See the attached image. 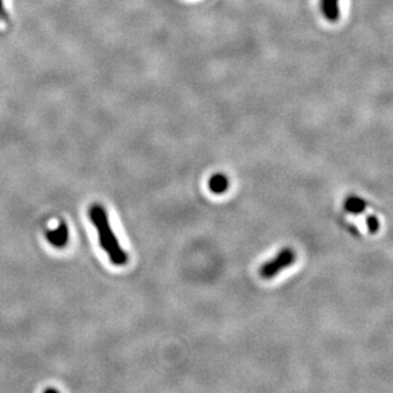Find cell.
Returning <instances> with one entry per match:
<instances>
[{
  "label": "cell",
  "mask_w": 393,
  "mask_h": 393,
  "mask_svg": "<svg viewBox=\"0 0 393 393\" xmlns=\"http://www.w3.org/2000/svg\"><path fill=\"white\" fill-rule=\"evenodd\" d=\"M89 216V220L97 230L100 245L108 254L111 263L115 266L127 265L128 253L121 248V243L111 228V225L109 221L108 212L105 207L100 203L91 204Z\"/></svg>",
  "instance_id": "6da1fadb"
},
{
  "label": "cell",
  "mask_w": 393,
  "mask_h": 393,
  "mask_svg": "<svg viewBox=\"0 0 393 393\" xmlns=\"http://www.w3.org/2000/svg\"><path fill=\"white\" fill-rule=\"evenodd\" d=\"M297 260V253L292 248H284L272 260L263 263L260 270V276L263 279H272L286 268L292 267Z\"/></svg>",
  "instance_id": "7a4b0ae2"
},
{
  "label": "cell",
  "mask_w": 393,
  "mask_h": 393,
  "mask_svg": "<svg viewBox=\"0 0 393 393\" xmlns=\"http://www.w3.org/2000/svg\"><path fill=\"white\" fill-rule=\"evenodd\" d=\"M46 239L54 248H64L70 241V228L65 222L62 221L57 225V228L50 230L46 233Z\"/></svg>",
  "instance_id": "3957f363"
},
{
  "label": "cell",
  "mask_w": 393,
  "mask_h": 393,
  "mask_svg": "<svg viewBox=\"0 0 393 393\" xmlns=\"http://www.w3.org/2000/svg\"><path fill=\"white\" fill-rule=\"evenodd\" d=\"M343 209L351 215H360L367 209V202L355 194H350L343 201Z\"/></svg>",
  "instance_id": "277c9868"
},
{
  "label": "cell",
  "mask_w": 393,
  "mask_h": 393,
  "mask_svg": "<svg viewBox=\"0 0 393 393\" xmlns=\"http://www.w3.org/2000/svg\"><path fill=\"white\" fill-rule=\"evenodd\" d=\"M209 189L215 194H222L228 189V178L223 174H215L209 179Z\"/></svg>",
  "instance_id": "5b68a950"
},
{
  "label": "cell",
  "mask_w": 393,
  "mask_h": 393,
  "mask_svg": "<svg viewBox=\"0 0 393 393\" xmlns=\"http://www.w3.org/2000/svg\"><path fill=\"white\" fill-rule=\"evenodd\" d=\"M322 11L326 18L331 22H336L340 18L338 0H322Z\"/></svg>",
  "instance_id": "8992f818"
},
{
  "label": "cell",
  "mask_w": 393,
  "mask_h": 393,
  "mask_svg": "<svg viewBox=\"0 0 393 393\" xmlns=\"http://www.w3.org/2000/svg\"><path fill=\"white\" fill-rule=\"evenodd\" d=\"M367 228L370 234H377L381 228V221L375 215L367 216Z\"/></svg>",
  "instance_id": "52a82bcc"
},
{
  "label": "cell",
  "mask_w": 393,
  "mask_h": 393,
  "mask_svg": "<svg viewBox=\"0 0 393 393\" xmlns=\"http://www.w3.org/2000/svg\"><path fill=\"white\" fill-rule=\"evenodd\" d=\"M8 13L4 6V0H0V23H8Z\"/></svg>",
  "instance_id": "ba28073f"
},
{
  "label": "cell",
  "mask_w": 393,
  "mask_h": 393,
  "mask_svg": "<svg viewBox=\"0 0 393 393\" xmlns=\"http://www.w3.org/2000/svg\"><path fill=\"white\" fill-rule=\"evenodd\" d=\"M44 393H59L55 388H46Z\"/></svg>",
  "instance_id": "9c48e42d"
}]
</instances>
